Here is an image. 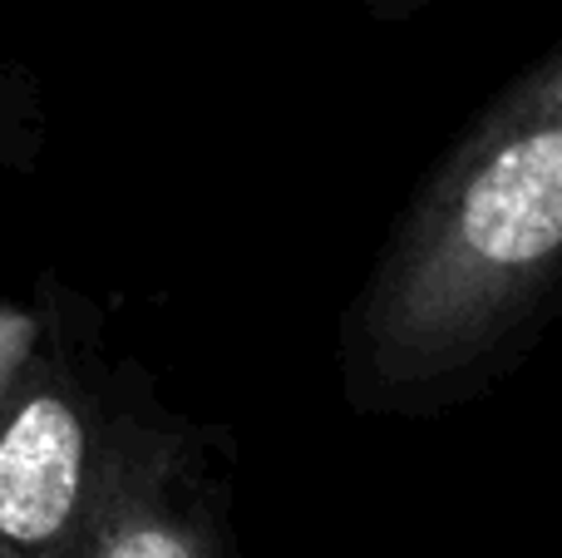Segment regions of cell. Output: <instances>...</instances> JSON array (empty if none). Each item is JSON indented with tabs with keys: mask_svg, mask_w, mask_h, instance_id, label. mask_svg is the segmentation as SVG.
<instances>
[{
	"mask_svg": "<svg viewBox=\"0 0 562 558\" xmlns=\"http://www.w3.org/2000/svg\"><path fill=\"white\" fill-rule=\"evenodd\" d=\"M558 297L562 40L409 198L340 322V395L380 421L454 411L524 361Z\"/></svg>",
	"mask_w": 562,
	"mask_h": 558,
	"instance_id": "obj_1",
	"label": "cell"
},
{
	"mask_svg": "<svg viewBox=\"0 0 562 558\" xmlns=\"http://www.w3.org/2000/svg\"><path fill=\"white\" fill-rule=\"evenodd\" d=\"M45 332H49L45 292L35 302H0V415L25 391L30 371H35L40 351H45Z\"/></svg>",
	"mask_w": 562,
	"mask_h": 558,
	"instance_id": "obj_2",
	"label": "cell"
},
{
	"mask_svg": "<svg viewBox=\"0 0 562 558\" xmlns=\"http://www.w3.org/2000/svg\"><path fill=\"white\" fill-rule=\"evenodd\" d=\"M45 134V109H40V89L30 75L0 65V174L25 168Z\"/></svg>",
	"mask_w": 562,
	"mask_h": 558,
	"instance_id": "obj_3",
	"label": "cell"
},
{
	"mask_svg": "<svg viewBox=\"0 0 562 558\" xmlns=\"http://www.w3.org/2000/svg\"><path fill=\"white\" fill-rule=\"evenodd\" d=\"M425 5H435V0H366V15L370 20H409Z\"/></svg>",
	"mask_w": 562,
	"mask_h": 558,
	"instance_id": "obj_4",
	"label": "cell"
}]
</instances>
